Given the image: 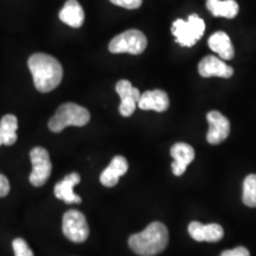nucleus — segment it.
<instances>
[{
	"label": "nucleus",
	"instance_id": "nucleus-17",
	"mask_svg": "<svg viewBox=\"0 0 256 256\" xmlns=\"http://www.w3.org/2000/svg\"><path fill=\"white\" fill-rule=\"evenodd\" d=\"M60 19L72 28H81L84 22V11L78 0H68L60 10Z\"/></svg>",
	"mask_w": 256,
	"mask_h": 256
},
{
	"label": "nucleus",
	"instance_id": "nucleus-3",
	"mask_svg": "<svg viewBox=\"0 0 256 256\" xmlns=\"http://www.w3.org/2000/svg\"><path fill=\"white\" fill-rule=\"evenodd\" d=\"M90 120V114L88 110L76 104H60L55 115L49 121V128L51 132L60 133L66 127L86 126Z\"/></svg>",
	"mask_w": 256,
	"mask_h": 256
},
{
	"label": "nucleus",
	"instance_id": "nucleus-14",
	"mask_svg": "<svg viewBox=\"0 0 256 256\" xmlns=\"http://www.w3.org/2000/svg\"><path fill=\"white\" fill-rule=\"evenodd\" d=\"M128 170V162L126 158L121 156H114L110 166L101 174L100 182L102 185L107 188H113L119 183L120 177L126 174Z\"/></svg>",
	"mask_w": 256,
	"mask_h": 256
},
{
	"label": "nucleus",
	"instance_id": "nucleus-18",
	"mask_svg": "<svg viewBox=\"0 0 256 256\" xmlns=\"http://www.w3.org/2000/svg\"><path fill=\"white\" fill-rule=\"evenodd\" d=\"M206 8L215 17L232 19L238 14V4L235 0H206Z\"/></svg>",
	"mask_w": 256,
	"mask_h": 256
},
{
	"label": "nucleus",
	"instance_id": "nucleus-16",
	"mask_svg": "<svg viewBox=\"0 0 256 256\" xmlns=\"http://www.w3.org/2000/svg\"><path fill=\"white\" fill-rule=\"evenodd\" d=\"M210 49L214 52L218 54V56L223 60H232L235 56V50H234V46L230 40V37L228 34L223 31L215 32L212 36H210L209 40H208Z\"/></svg>",
	"mask_w": 256,
	"mask_h": 256
},
{
	"label": "nucleus",
	"instance_id": "nucleus-12",
	"mask_svg": "<svg viewBox=\"0 0 256 256\" xmlns=\"http://www.w3.org/2000/svg\"><path fill=\"white\" fill-rule=\"evenodd\" d=\"M171 156L174 158L172 171L174 176H182L186 171L188 166L194 159V150L185 142H177L171 147Z\"/></svg>",
	"mask_w": 256,
	"mask_h": 256
},
{
	"label": "nucleus",
	"instance_id": "nucleus-8",
	"mask_svg": "<svg viewBox=\"0 0 256 256\" xmlns=\"http://www.w3.org/2000/svg\"><path fill=\"white\" fill-rule=\"evenodd\" d=\"M209 122V132H208L206 140L211 145H218L226 139L230 133L229 120L220 114V112L212 110L206 115Z\"/></svg>",
	"mask_w": 256,
	"mask_h": 256
},
{
	"label": "nucleus",
	"instance_id": "nucleus-5",
	"mask_svg": "<svg viewBox=\"0 0 256 256\" xmlns=\"http://www.w3.org/2000/svg\"><path fill=\"white\" fill-rule=\"evenodd\" d=\"M147 46V38L142 31L127 30L114 37L110 43V51L112 54H132L140 55Z\"/></svg>",
	"mask_w": 256,
	"mask_h": 256
},
{
	"label": "nucleus",
	"instance_id": "nucleus-24",
	"mask_svg": "<svg viewBox=\"0 0 256 256\" xmlns=\"http://www.w3.org/2000/svg\"><path fill=\"white\" fill-rule=\"evenodd\" d=\"M10 192V182L4 174H0V197L8 196Z\"/></svg>",
	"mask_w": 256,
	"mask_h": 256
},
{
	"label": "nucleus",
	"instance_id": "nucleus-19",
	"mask_svg": "<svg viewBox=\"0 0 256 256\" xmlns=\"http://www.w3.org/2000/svg\"><path fill=\"white\" fill-rule=\"evenodd\" d=\"M18 120L14 115L8 114L0 121V145H14L17 142Z\"/></svg>",
	"mask_w": 256,
	"mask_h": 256
},
{
	"label": "nucleus",
	"instance_id": "nucleus-23",
	"mask_svg": "<svg viewBox=\"0 0 256 256\" xmlns=\"http://www.w3.org/2000/svg\"><path fill=\"white\" fill-rule=\"evenodd\" d=\"M220 256H250V254H249V250L247 248L238 247L235 249H232V250L223 252Z\"/></svg>",
	"mask_w": 256,
	"mask_h": 256
},
{
	"label": "nucleus",
	"instance_id": "nucleus-13",
	"mask_svg": "<svg viewBox=\"0 0 256 256\" xmlns=\"http://www.w3.org/2000/svg\"><path fill=\"white\" fill-rule=\"evenodd\" d=\"M138 107L142 110H154L162 113L170 107L168 95L160 89L145 92L140 96Z\"/></svg>",
	"mask_w": 256,
	"mask_h": 256
},
{
	"label": "nucleus",
	"instance_id": "nucleus-22",
	"mask_svg": "<svg viewBox=\"0 0 256 256\" xmlns=\"http://www.w3.org/2000/svg\"><path fill=\"white\" fill-rule=\"evenodd\" d=\"M112 4L124 8L128 10H136L139 8L142 4V0H110Z\"/></svg>",
	"mask_w": 256,
	"mask_h": 256
},
{
	"label": "nucleus",
	"instance_id": "nucleus-9",
	"mask_svg": "<svg viewBox=\"0 0 256 256\" xmlns=\"http://www.w3.org/2000/svg\"><path fill=\"white\" fill-rule=\"evenodd\" d=\"M118 94H119L121 98V104H120V114L122 116H130L136 110L138 102L140 100V94L139 89L134 88L132 83L127 80H121L116 83V87H115Z\"/></svg>",
	"mask_w": 256,
	"mask_h": 256
},
{
	"label": "nucleus",
	"instance_id": "nucleus-4",
	"mask_svg": "<svg viewBox=\"0 0 256 256\" xmlns=\"http://www.w3.org/2000/svg\"><path fill=\"white\" fill-rule=\"evenodd\" d=\"M172 34L176 37V42L182 46H194L203 37L206 32V23L200 16L191 14L188 20L177 19L172 24Z\"/></svg>",
	"mask_w": 256,
	"mask_h": 256
},
{
	"label": "nucleus",
	"instance_id": "nucleus-10",
	"mask_svg": "<svg viewBox=\"0 0 256 256\" xmlns=\"http://www.w3.org/2000/svg\"><path fill=\"white\" fill-rule=\"evenodd\" d=\"M198 72L202 78H229L234 74V69L222 58L215 56H206L198 64Z\"/></svg>",
	"mask_w": 256,
	"mask_h": 256
},
{
	"label": "nucleus",
	"instance_id": "nucleus-6",
	"mask_svg": "<svg viewBox=\"0 0 256 256\" xmlns=\"http://www.w3.org/2000/svg\"><path fill=\"white\" fill-rule=\"evenodd\" d=\"M62 229L64 236L75 243L84 242L89 236L87 220L78 210H69L64 214Z\"/></svg>",
	"mask_w": 256,
	"mask_h": 256
},
{
	"label": "nucleus",
	"instance_id": "nucleus-2",
	"mask_svg": "<svg viewBox=\"0 0 256 256\" xmlns=\"http://www.w3.org/2000/svg\"><path fill=\"white\" fill-rule=\"evenodd\" d=\"M130 248L140 256H154L162 252L168 244V230L162 223L152 222L142 232L128 240Z\"/></svg>",
	"mask_w": 256,
	"mask_h": 256
},
{
	"label": "nucleus",
	"instance_id": "nucleus-11",
	"mask_svg": "<svg viewBox=\"0 0 256 256\" xmlns=\"http://www.w3.org/2000/svg\"><path fill=\"white\" fill-rule=\"evenodd\" d=\"M188 234L197 242H218L224 236V230L220 224H202L194 220L188 224Z\"/></svg>",
	"mask_w": 256,
	"mask_h": 256
},
{
	"label": "nucleus",
	"instance_id": "nucleus-21",
	"mask_svg": "<svg viewBox=\"0 0 256 256\" xmlns=\"http://www.w3.org/2000/svg\"><path fill=\"white\" fill-rule=\"evenodd\" d=\"M12 248H14L16 256H34V252L28 246V243L23 238H16L12 242Z\"/></svg>",
	"mask_w": 256,
	"mask_h": 256
},
{
	"label": "nucleus",
	"instance_id": "nucleus-7",
	"mask_svg": "<svg viewBox=\"0 0 256 256\" xmlns=\"http://www.w3.org/2000/svg\"><path fill=\"white\" fill-rule=\"evenodd\" d=\"M30 159L32 164L30 183L34 186H42L49 179L52 168L49 152L43 147H34L30 152Z\"/></svg>",
	"mask_w": 256,
	"mask_h": 256
},
{
	"label": "nucleus",
	"instance_id": "nucleus-1",
	"mask_svg": "<svg viewBox=\"0 0 256 256\" xmlns=\"http://www.w3.org/2000/svg\"><path fill=\"white\" fill-rule=\"evenodd\" d=\"M28 64L38 92H49L58 87L63 78V68L55 57L34 54L28 58Z\"/></svg>",
	"mask_w": 256,
	"mask_h": 256
},
{
	"label": "nucleus",
	"instance_id": "nucleus-20",
	"mask_svg": "<svg viewBox=\"0 0 256 256\" xmlns=\"http://www.w3.org/2000/svg\"><path fill=\"white\" fill-rule=\"evenodd\" d=\"M242 200L249 208H256V174H249L243 182Z\"/></svg>",
	"mask_w": 256,
	"mask_h": 256
},
{
	"label": "nucleus",
	"instance_id": "nucleus-15",
	"mask_svg": "<svg viewBox=\"0 0 256 256\" xmlns=\"http://www.w3.org/2000/svg\"><path fill=\"white\" fill-rule=\"evenodd\" d=\"M81 182V177L78 174L74 172L64 177L62 180L58 182L55 186V196L58 200H62L66 203L72 204V203H81V197H78V194H75L74 192V186L78 185Z\"/></svg>",
	"mask_w": 256,
	"mask_h": 256
}]
</instances>
